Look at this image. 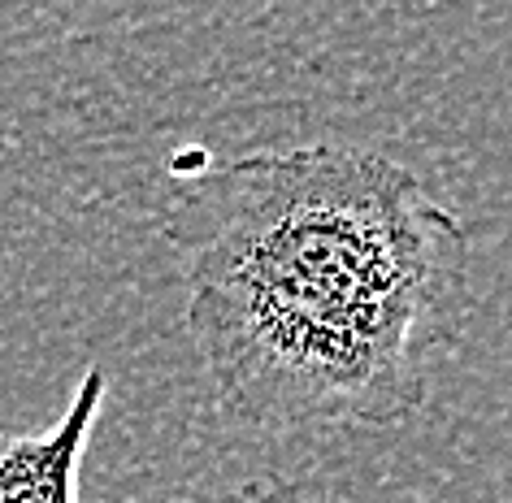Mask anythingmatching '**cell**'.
<instances>
[{
  "mask_svg": "<svg viewBox=\"0 0 512 503\" xmlns=\"http://www.w3.org/2000/svg\"><path fill=\"white\" fill-rule=\"evenodd\" d=\"M161 503H339L326 495H313V490L300 486H239V490H209V495H178V499H161Z\"/></svg>",
  "mask_w": 512,
  "mask_h": 503,
  "instance_id": "3",
  "label": "cell"
},
{
  "mask_svg": "<svg viewBox=\"0 0 512 503\" xmlns=\"http://www.w3.org/2000/svg\"><path fill=\"white\" fill-rule=\"evenodd\" d=\"M109 395L105 365H87L48 430L0 425V503H83V460Z\"/></svg>",
  "mask_w": 512,
  "mask_h": 503,
  "instance_id": "2",
  "label": "cell"
},
{
  "mask_svg": "<svg viewBox=\"0 0 512 503\" xmlns=\"http://www.w3.org/2000/svg\"><path fill=\"white\" fill-rule=\"evenodd\" d=\"M187 334L230 412L270 430L395 425L469 313V230L387 152H243L178 187Z\"/></svg>",
  "mask_w": 512,
  "mask_h": 503,
  "instance_id": "1",
  "label": "cell"
}]
</instances>
